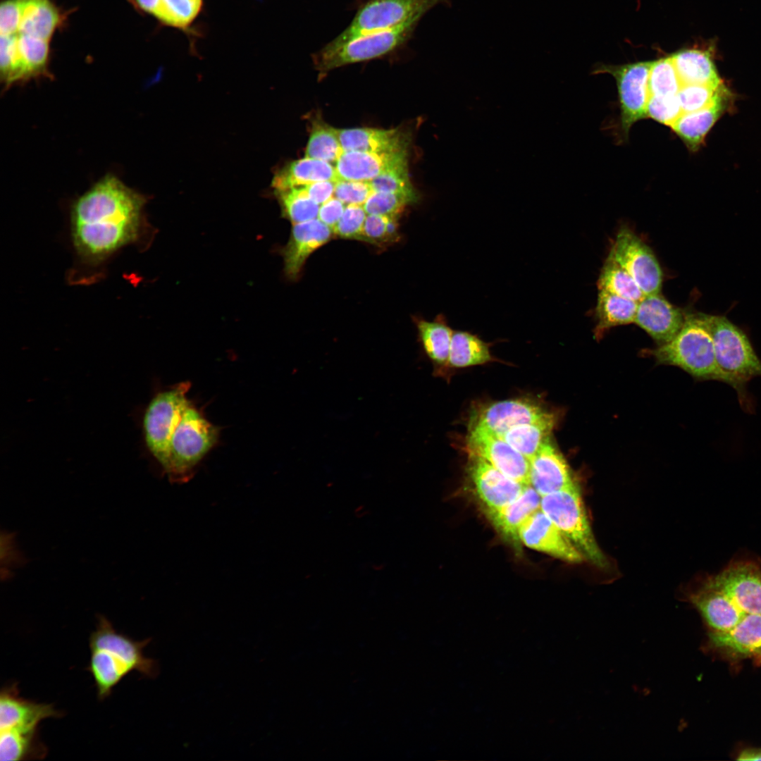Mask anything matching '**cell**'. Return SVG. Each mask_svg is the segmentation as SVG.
Listing matches in <instances>:
<instances>
[{"instance_id":"obj_1","label":"cell","mask_w":761,"mask_h":761,"mask_svg":"<svg viewBox=\"0 0 761 761\" xmlns=\"http://www.w3.org/2000/svg\"><path fill=\"white\" fill-rule=\"evenodd\" d=\"M146 198L108 174L73 204L70 233L81 261L98 264L140 236Z\"/></svg>"},{"instance_id":"obj_2","label":"cell","mask_w":761,"mask_h":761,"mask_svg":"<svg viewBox=\"0 0 761 761\" xmlns=\"http://www.w3.org/2000/svg\"><path fill=\"white\" fill-rule=\"evenodd\" d=\"M151 638L135 641L118 631L104 616L97 617L95 629L89 638L90 673L99 700L108 698L113 688L129 674L136 672L154 679L159 672L157 660L146 657L144 648Z\"/></svg>"},{"instance_id":"obj_3","label":"cell","mask_w":761,"mask_h":761,"mask_svg":"<svg viewBox=\"0 0 761 761\" xmlns=\"http://www.w3.org/2000/svg\"><path fill=\"white\" fill-rule=\"evenodd\" d=\"M63 713L49 703H38L20 695L18 683L1 688L0 692V760H42L47 748L39 738V724Z\"/></svg>"},{"instance_id":"obj_4","label":"cell","mask_w":761,"mask_h":761,"mask_svg":"<svg viewBox=\"0 0 761 761\" xmlns=\"http://www.w3.org/2000/svg\"><path fill=\"white\" fill-rule=\"evenodd\" d=\"M711 315L686 314L679 333L652 350L660 364L681 368L700 380H717L732 385L717 363L710 325Z\"/></svg>"},{"instance_id":"obj_5","label":"cell","mask_w":761,"mask_h":761,"mask_svg":"<svg viewBox=\"0 0 761 761\" xmlns=\"http://www.w3.org/2000/svg\"><path fill=\"white\" fill-rule=\"evenodd\" d=\"M716 359L729 376L739 404L745 412H754V401L747 391L748 383L761 377V359L746 334L724 316H710Z\"/></svg>"},{"instance_id":"obj_6","label":"cell","mask_w":761,"mask_h":761,"mask_svg":"<svg viewBox=\"0 0 761 761\" xmlns=\"http://www.w3.org/2000/svg\"><path fill=\"white\" fill-rule=\"evenodd\" d=\"M219 429L210 423L190 401L170 440L168 459L163 468L175 483L190 480L199 462L216 443Z\"/></svg>"},{"instance_id":"obj_7","label":"cell","mask_w":761,"mask_h":761,"mask_svg":"<svg viewBox=\"0 0 761 761\" xmlns=\"http://www.w3.org/2000/svg\"><path fill=\"white\" fill-rule=\"evenodd\" d=\"M540 509L588 560L599 568L607 559L595 538L579 485L569 486L541 497Z\"/></svg>"},{"instance_id":"obj_8","label":"cell","mask_w":761,"mask_h":761,"mask_svg":"<svg viewBox=\"0 0 761 761\" xmlns=\"http://www.w3.org/2000/svg\"><path fill=\"white\" fill-rule=\"evenodd\" d=\"M418 23L367 34L337 46L327 44L313 56L315 68L322 75L337 68L386 56L411 39Z\"/></svg>"},{"instance_id":"obj_9","label":"cell","mask_w":761,"mask_h":761,"mask_svg":"<svg viewBox=\"0 0 761 761\" xmlns=\"http://www.w3.org/2000/svg\"><path fill=\"white\" fill-rule=\"evenodd\" d=\"M451 0H370L360 6L349 26L328 44L337 46L367 34L416 22L438 5Z\"/></svg>"},{"instance_id":"obj_10","label":"cell","mask_w":761,"mask_h":761,"mask_svg":"<svg viewBox=\"0 0 761 761\" xmlns=\"http://www.w3.org/2000/svg\"><path fill=\"white\" fill-rule=\"evenodd\" d=\"M190 386L189 382H182L157 394L144 414L147 446L162 468L167 462L171 438L190 402L187 397Z\"/></svg>"},{"instance_id":"obj_11","label":"cell","mask_w":761,"mask_h":761,"mask_svg":"<svg viewBox=\"0 0 761 761\" xmlns=\"http://www.w3.org/2000/svg\"><path fill=\"white\" fill-rule=\"evenodd\" d=\"M652 62H637L621 66L601 65L595 73H609L616 80L621 111V128L627 136L631 127L647 118L650 97L648 77Z\"/></svg>"},{"instance_id":"obj_12","label":"cell","mask_w":761,"mask_h":761,"mask_svg":"<svg viewBox=\"0 0 761 761\" xmlns=\"http://www.w3.org/2000/svg\"><path fill=\"white\" fill-rule=\"evenodd\" d=\"M610 254L631 276L645 295L660 293L662 271L651 249L632 230L621 228Z\"/></svg>"},{"instance_id":"obj_13","label":"cell","mask_w":761,"mask_h":761,"mask_svg":"<svg viewBox=\"0 0 761 761\" xmlns=\"http://www.w3.org/2000/svg\"><path fill=\"white\" fill-rule=\"evenodd\" d=\"M469 454L481 457L495 469L523 484H529V461L502 438L479 426L469 427Z\"/></svg>"},{"instance_id":"obj_14","label":"cell","mask_w":761,"mask_h":761,"mask_svg":"<svg viewBox=\"0 0 761 761\" xmlns=\"http://www.w3.org/2000/svg\"><path fill=\"white\" fill-rule=\"evenodd\" d=\"M469 457V475L485 513L511 503L528 485L511 478L479 457L473 454Z\"/></svg>"},{"instance_id":"obj_15","label":"cell","mask_w":761,"mask_h":761,"mask_svg":"<svg viewBox=\"0 0 761 761\" xmlns=\"http://www.w3.org/2000/svg\"><path fill=\"white\" fill-rule=\"evenodd\" d=\"M708 580L745 614H761V569L755 563H733Z\"/></svg>"},{"instance_id":"obj_16","label":"cell","mask_w":761,"mask_h":761,"mask_svg":"<svg viewBox=\"0 0 761 761\" xmlns=\"http://www.w3.org/2000/svg\"><path fill=\"white\" fill-rule=\"evenodd\" d=\"M550 412L534 401L513 399L481 407L470 418L469 427L485 428L502 436L512 427L540 420Z\"/></svg>"},{"instance_id":"obj_17","label":"cell","mask_w":761,"mask_h":761,"mask_svg":"<svg viewBox=\"0 0 761 761\" xmlns=\"http://www.w3.org/2000/svg\"><path fill=\"white\" fill-rule=\"evenodd\" d=\"M519 542L526 547L562 561L578 564L583 556L539 509L521 526Z\"/></svg>"},{"instance_id":"obj_18","label":"cell","mask_w":761,"mask_h":761,"mask_svg":"<svg viewBox=\"0 0 761 761\" xmlns=\"http://www.w3.org/2000/svg\"><path fill=\"white\" fill-rule=\"evenodd\" d=\"M685 318L682 309L657 293L645 295L638 302L634 323L660 345L669 342L679 333Z\"/></svg>"},{"instance_id":"obj_19","label":"cell","mask_w":761,"mask_h":761,"mask_svg":"<svg viewBox=\"0 0 761 761\" xmlns=\"http://www.w3.org/2000/svg\"><path fill=\"white\" fill-rule=\"evenodd\" d=\"M408 165V150L393 152L343 151L335 163L338 180L370 182L388 171Z\"/></svg>"},{"instance_id":"obj_20","label":"cell","mask_w":761,"mask_h":761,"mask_svg":"<svg viewBox=\"0 0 761 761\" xmlns=\"http://www.w3.org/2000/svg\"><path fill=\"white\" fill-rule=\"evenodd\" d=\"M575 482L567 461L549 438L529 461V485L543 497Z\"/></svg>"},{"instance_id":"obj_21","label":"cell","mask_w":761,"mask_h":761,"mask_svg":"<svg viewBox=\"0 0 761 761\" xmlns=\"http://www.w3.org/2000/svg\"><path fill=\"white\" fill-rule=\"evenodd\" d=\"M333 230L318 218L293 224L290 237L284 248V271L291 279L296 278L309 255L326 244Z\"/></svg>"},{"instance_id":"obj_22","label":"cell","mask_w":761,"mask_h":761,"mask_svg":"<svg viewBox=\"0 0 761 761\" xmlns=\"http://www.w3.org/2000/svg\"><path fill=\"white\" fill-rule=\"evenodd\" d=\"M690 600L714 631L732 629L747 614L708 579L691 595Z\"/></svg>"},{"instance_id":"obj_23","label":"cell","mask_w":761,"mask_h":761,"mask_svg":"<svg viewBox=\"0 0 761 761\" xmlns=\"http://www.w3.org/2000/svg\"><path fill=\"white\" fill-rule=\"evenodd\" d=\"M343 151L393 152L409 150L411 135L400 129H338Z\"/></svg>"},{"instance_id":"obj_24","label":"cell","mask_w":761,"mask_h":761,"mask_svg":"<svg viewBox=\"0 0 761 761\" xmlns=\"http://www.w3.org/2000/svg\"><path fill=\"white\" fill-rule=\"evenodd\" d=\"M710 644L738 657H761V614H745L732 629L712 631Z\"/></svg>"},{"instance_id":"obj_25","label":"cell","mask_w":761,"mask_h":761,"mask_svg":"<svg viewBox=\"0 0 761 761\" xmlns=\"http://www.w3.org/2000/svg\"><path fill=\"white\" fill-rule=\"evenodd\" d=\"M540 495L526 485L513 502L496 511L486 513L496 531L507 540L518 544L519 531L524 524L540 509Z\"/></svg>"},{"instance_id":"obj_26","label":"cell","mask_w":761,"mask_h":761,"mask_svg":"<svg viewBox=\"0 0 761 761\" xmlns=\"http://www.w3.org/2000/svg\"><path fill=\"white\" fill-rule=\"evenodd\" d=\"M725 89L710 106L696 111L683 113L670 127L692 151L697 150L724 112L727 103Z\"/></svg>"},{"instance_id":"obj_27","label":"cell","mask_w":761,"mask_h":761,"mask_svg":"<svg viewBox=\"0 0 761 761\" xmlns=\"http://www.w3.org/2000/svg\"><path fill=\"white\" fill-rule=\"evenodd\" d=\"M64 16L50 0H20L18 34L50 42Z\"/></svg>"},{"instance_id":"obj_28","label":"cell","mask_w":761,"mask_h":761,"mask_svg":"<svg viewBox=\"0 0 761 761\" xmlns=\"http://www.w3.org/2000/svg\"><path fill=\"white\" fill-rule=\"evenodd\" d=\"M337 181L335 168L330 163L304 157L289 163L274 175L275 191L285 190L316 182Z\"/></svg>"},{"instance_id":"obj_29","label":"cell","mask_w":761,"mask_h":761,"mask_svg":"<svg viewBox=\"0 0 761 761\" xmlns=\"http://www.w3.org/2000/svg\"><path fill=\"white\" fill-rule=\"evenodd\" d=\"M681 85H721L710 51L700 48L681 50L671 56Z\"/></svg>"},{"instance_id":"obj_30","label":"cell","mask_w":761,"mask_h":761,"mask_svg":"<svg viewBox=\"0 0 761 761\" xmlns=\"http://www.w3.org/2000/svg\"><path fill=\"white\" fill-rule=\"evenodd\" d=\"M638 304L633 300L599 290L595 307V337L600 338L612 327L634 323Z\"/></svg>"},{"instance_id":"obj_31","label":"cell","mask_w":761,"mask_h":761,"mask_svg":"<svg viewBox=\"0 0 761 761\" xmlns=\"http://www.w3.org/2000/svg\"><path fill=\"white\" fill-rule=\"evenodd\" d=\"M419 338L428 358L435 367L449 366L448 360L453 330L443 315L432 321L416 320Z\"/></svg>"},{"instance_id":"obj_32","label":"cell","mask_w":761,"mask_h":761,"mask_svg":"<svg viewBox=\"0 0 761 761\" xmlns=\"http://www.w3.org/2000/svg\"><path fill=\"white\" fill-rule=\"evenodd\" d=\"M555 423V416L550 412L536 421L512 427L502 438L530 461L550 438Z\"/></svg>"},{"instance_id":"obj_33","label":"cell","mask_w":761,"mask_h":761,"mask_svg":"<svg viewBox=\"0 0 761 761\" xmlns=\"http://www.w3.org/2000/svg\"><path fill=\"white\" fill-rule=\"evenodd\" d=\"M17 48L25 82L51 78L49 71V41L17 33Z\"/></svg>"},{"instance_id":"obj_34","label":"cell","mask_w":761,"mask_h":761,"mask_svg":"<svg viewBox=\"0 0 761 761\" xmlns=\"http://www.w3.org/2000/svg\"><path fill=\"white\" fill-rule=\"evenodd\" d=\"M490 344L469 332L457 330L452 334L448 364L464 368L493 361Z\"/></svg>"},{"instance_id":"obj_35","label":"cell","mask_w":761,"mask_h":761,"mask_svg":"<svg viewBox=\"0 0 761 761\" xmlns=\"http://www.w3.org/2000/svg\"><path fill=\"white\" fill-rule=\"evenodd\" d=\"M204 0H159L154 16L163 25L194 35L192 29L203 8Z\"/></svg>"},{"instance_id":"obj_36","label":"cell","mask_w":761,"mask_h":761,"mask_svg":"<svg viewBox=\"0 0 761 761\" xmlns=\"http://www.w3.org/2000/svg\"><path fill=\"white\" fill-rule=\"evenodd\" d=\"M598 290L641 302L645 296L631 276L609 253L598 280Z\"/></svg>"},{"instance_id":"obj_37","label":"cell","mask_w":761,"mask_h":761,"mask_svg":"<svg viewBox=\"0 0 761 761\" xmlns=\"http://www.w3.org/2000/svg\"><path fill=\"white\" fill-rule=\"evenodd\" d=\"M343 149L338 129L321 120H314L305 150V157L336 163Z\"/></svg>"},{"instance_id":"obj_38","label":"cell","mask_w":761,"mask_h":761,"mask_svg":"<svg viewBox=\"0 0 761 761\" xmlns=\"http://www.w3.org/2000/svg\"><path fill=\"white\" fill-rule=\"evenodd\" d=\"M275 192L281 205L283 214L293 224L318 217L319 204L311 199L301 187Z\"/></svg>"},{"instance_id":"obj_39","label":"cell","mask_w":761,"mask_h":761,"mask_svg":"<svg viewBox=\"0 0 761 761\" xmlns=\"http://www.w3.org/2000/svg\"><path fill=\"white\" fill-rule=\"evenodd\" d=\"M681 85L671 56L652 61L648 77L650 95L676 96Z\"/></svg>"},{"instance_id":"obj_40","label":"cell","mask_w":761,"mask_h":761,"mask_svg":"<svg viewBox=\"0 0 761 761\" xmlns=\"http://www.w3.org/2000/svg\"><path fill=\"white\" fill-rule=\"evenodd\" d=\"M0 42L1 79L4 89H7L25 81L17 48V34L1 35Z\"/></svg>"},{"instance_id":"obj_41","label":"cell","mask_w":761,"mask_h":761,"mask_svg":"<svg viewBox=\"0 0 761 761\" xmlns=\"http://www.w3.org/2000/svg\"><path fill=\"white\" fill-rule=\"evenodd\" d=\"M369 182L373 191L401 194L414 203L419 199V192L409 175L408 165L384 172Z\"/></svg>"},{"instance_id":"obj_42","label":"cell","mask_w":761,"mask_h":761,"mask_svg":"<svg viewBox=\"0 0 761 761\" xmlns=\"http://www.w3.org/2000/svg\"><path fill=\"white\" fill-rule=\"evenodd\" d=\"M725 89L723 84L718 87L699 84L681 85L677 97L683 113L696 111L710 106Z\"/></svg>"},{"instance_id":"obj_43","label":"cell","mask_w":761,"mask_h":761,"mask_svg":"<svg viewBox=\"0 0 761 761\" xmlns=\"http://www.w3.org/2000/svg\"><path fill=\"white\" fill-rule=\"evenodd\" d=\"M398 216L367 214L361 240L376 245L396 241L399 238Z\"/></svg>"},{"instance_id":"obj_44","label":"cell","mask_w":761,"mask_h":761,"mask_svg":"<svg viewBox=\"0 0 761 761\" xmlns=\"http://www.w3.org/2000/svg\"><path fill=\"white\" fill-rule=\"evenodd\" d=\"M414 202L405 196L373 191L363 204L367 214L399 216L408 204Z\"/></svg>"},{"instance_id":"obj_45","label":"cell","mask_w":761,"mask_h":761,"mask_svg":"<svg viewBox=\"0 0 761 761\" xmlns=\"http://www.w3.org/2000/svg\"><path fill=\"white\" fill-rule=\"evenodd\" d=\"M682 113L677 95H650L646 109L647 117L671 127Z\"/></svg>"},{"instance_id":"obj_46","label":"cell","mask_w":761,"mask_h":761,"mask_svg":"<svg viewBox=\"0 0 761 761\" xmlns=\"http://www.w3.org/2000/svg\"><path fill=\"white\" fill-rule=\"evenodd\" d=\"M366 214L363 205H347L340 219L333 229V233L342 238L361 240Z\"/></svg>"},{"instance_id":"obj_47","label":"cell","mask_w":761,"mask_h":761,"mask_svg":"<svg viewBox=\"0 0 761 761\" xmlns=\"http://www.w3.org/2000/svg\"><path fill=\"white\" fill-rule=\"evenodd\" d=\"M373 192L369 182L338 180L333 197L347 205H363Z\"/></svg>"},{"instance_id":"obj_48","label":"cell","mask_w":761,"mask_h":761,"mask_svg":"<svg viewBox=\"0 0 761 761\" xmlns=\"http://www.w3.org/2000/svg\"><path fill=\"white\" fill-rule=\"evenodd\" d=\"M20 0H4L0 7V33L13 35L18 32Z\"/></svg>"},{"instance_id":"obj_49","label":"cell","mask_w":761,"mask_h":761,"mask_svg":"<svg viewBox=\"0 0 761 761\" xmlns=\"http://www.w3.org/2000/svg\"><path fill=\"white\" fill-rule=\"evenodd\" d=\"M345 207V204L333 197L319 207L317 218L333 230L340 219Z\"/></svg>"},{"instance_id":"obj_50","label":"cell","mask_w":761,"mask_h":761,"mask_svg":"<svg viewBox=\"0 0 761 761\" xmlns=\"http://www.w3.org/2000/svg\"><path fill=\"white\" fill-rule=\"evenodd\" d=\"M300 187L311 199L322 204L333 197L335 181H320Z\"/></svg>"},{"instance_id":"obj_51","label":"cell","mask_w":761,"mask_h":761,"mask_svg":"<svg viewBox=\"0 0 761 761\" xmlns=\"http://www.w3.org/2000/svg\"><path fill=\"white\" fill-rule=\"evenodd\" d=\"M132 6L141 13L154 14L159 0H129Z\"/></svg>"},{"instance_id":"obj_52","label":"cell","mask_w":761,"mask_h":761,"mask_svg":"<svg viewBox=\"0 0 761 761\" xmlns=\"http://www.w3.org/2000/svg\"><path fill=\"white\" fill-rule=\"evenodd\" d=\"M738 760H761L760 748H749L742 750L737 757Z\"/></svg>"}]
</instances>
